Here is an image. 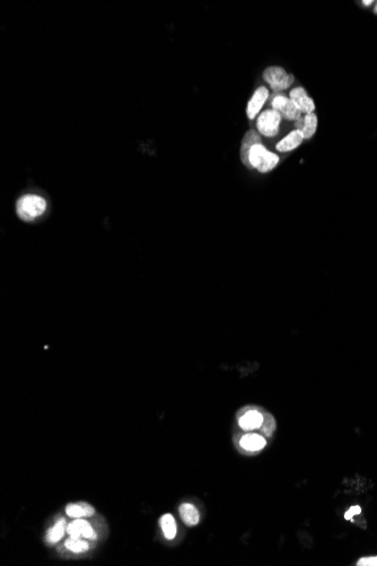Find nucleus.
<instances>
[{
	"label": "nucleus",
	"instance_id": "nucleus-1",
	"mask_svg": "<svg viewBox=\"0 0 377 566\" xmlns=\"http://www.w3.org/2000/svg\"><path fill=\"white\" fill-rule=\"evenodd\" d=\"M47 208V202L36 194H25L16 202V211L20 219L31 222L42 215Z\"/></svg>",
	"mask_w": 377,
	"mask_h": 566
},
{
	"label": "nucleus",
	"instance_id": "nucleus-2",
	"mask_svg": "<svg viewBox=\"0 0 377 566\" xmlns=\"http://www.w3.org/2000/svg\"><path fill=\"white\" fill-rule=\"evenodd\" d=\"M278 163V155L269 152L262 144L254 145L249 153V168L256 169L261 173L270 172L276 168Z\"/></svg>",
	"mask_w": 377,
	"mask_h": 566
},
{
	"label": "nucleus",
	"instance_id": "nucleus-3",
	"mask_svg": "<svg viewBox=\"0 0 377 566\" xmlns=\"http://www.w3.org/2000/svg\"><path fill=\"white\" fill-rule=\"evenodd\" d=\"M263 79L267 81L274 92L288 88L294 83V76L287 74L281 67H269L263 71Z\"/></svg>",
	"mask_w": 377,
	"mask_h": 566
},
{
	"label": "nucleus",
	"instance_id": "nucleus-4",
	"mask_svg": "<svg viewBox=\"0 0 377 566\" xmlns=\"http://www.w3.org/2000/svg\"><path fill=\"white\" fill-rule=\"evenodd\" d=\"M281 117L274 110H267L262 112L256 122V127L260 133L265 137H274L278 135Z\"/></svg>",
	"mask_w": 377,
	"mask_h": 566
},
{
	"label": "nucleus",
	"instance_id": "nucleus-5",
	"mask_svg": "<svg viewBox=\"0 0 377 566\" xmlns=\"http://www.w3.org/2000/svg\"><path fill=\"white\" fill-rule=\"evenodd\" d=\"M272 108L279 113L281 118L290 121H297L302 117V112L294 102L284 95H277L272 100Z\"/></svg>",
	"mask_w": 377,
	"mask_h": 566
},
{
	"label": "nucleus",
	"instance_id": "nucleus-6",
	"mask_svg": "<svg viewBox=\"0 0 377 566\" xmlns=\"http://www.w3.org/2000/svg\"><path fill=\"white\" fill-rule=\"evenodd\" d=\"M67 532L69 536L71 537H78V538H86V539H96V533L93 530L91 523L88 521L83 519H76L73 520L70 524L67 526Z\"/></svg>",
	"mask_w": 377,
	"mask_h": 566
},
{
	"label": "nucleus",
	"instance_id": "nucleus-7",
	"mask_svg": "<svg viewBox=\"0 0 377 566\" xmlns=\"http://www.w3.org/2000/svg\"><path fill=\"white\" fill-rule=\"evenodd\" d=\"M290 100H292L295 105L299 109V111L304 113V115L312 113L315 110L314 101L311 99V97H309L304 88L302 87L294 88L293 91L290 92Z\"/></svg>",
	"mask_w": 377,
	"mask_h": 566
},
{
	"label": "nucleus",
	"instance_id": "nucleus-8",
	"mask_svg": "<svg viewBox=\"0 0 377 566\" xmlns=\"http://www.w3.org/2000/svg\"><path fill=\"white\" fill-rule=\"evenodd\" d=\"M295 127H296V130L302 132V135L304 136V139H310L314 135L315 131H316L317 117L313 112L302 116L295 122Z\"/></svg>",
	"mask_w": 377,
	"mask_h": 566
},
{
	"label": "nucleus",
	"instance_id": "nucleus-9",
	"mask_svg": "<svg viewBox=\"0 0 377 566\" xmlns=\"http://www.w3.org/2000/svg\"><path fill=\"white\" fill-rule=\"evenodd\" d=\"M268 97H269V92L267 88L260 87L256 89L255 93H254L252 96V99L250 100L248 104V117L250 120H253L254 118L257 116V113L260 112L261 108L263 107L264 102L267 101Z\"/></svg>",
	"mask_w": 377,
	"mask_h": 566
},
{
	"label": "nucleus",
	"instance_id": "nucleus-10",
	"mask_svg": "<svg viewBox=\"0 0 377 566\" xmlns=\"http://www.w3.org/2000/svg\"><path fill=\"white\" fill-rule=\"evenodd\" d=\"M256 144H261V137L259 133H257L255 130H249V131L245 133V136L243 138V141H242V146H241V158H242V162L244 163L245 165L249 168V153L251 148L253 147L254 145Z\"/></svg>",
	"mask_w": 377,
	"mask_h": 566
},
{
	"label": "nucleus",
	"instance_id": "nucleus-11",
	"mask_svg": "<svg viewBox=\"0 0 377 566\" xmlns=\"http://www.w3.org/2000/svg\"><path fill=\"white\" fill-rule=\"evenodd\" d=\"M264 418L260 411L257 410H248L243 416L240 418L239 424L243 430H255L263 425Z\"/></svg>",
	"mask_w": 377,
	"mask_h": 566
},
{
	"label": "nucleus",
	"instance_id": "nucleus-12",
	"mask_svg": "<svg viewBox=\"0 0 377 566\" xmlns=\"http://www.w3.org/2000/svg\"><path fill=\"white\" fill-rule=\"evenodd\" d=\"M303 140H304V136L302 135V132L298 131V130H294L288 136H286L284 139H281L278 142L276 149L281 153L290 152V150L297 148L302 144Z\"/></svg>",
	"mask_w": 377,
	"mask_h": 566
},
{
	"label": "nucleus",
	"instance_id": "nucleus-13",
	"mask_svg": "<svg viewBox=\"0 0 377 566\" xmlns=\"http://www.w3.org/2000/svg\"><path fill=\"white\" fill-rule=\"evenodd\" d=\"M179 512H180V515H181V518L183 520V522L186 523L187 526L193 527V526H196V524L199 523L200 514H199V511L196 510V507L193 505V504H191V503L181 504V506H180V508H179Z\"/></svg>",
	"mask_w": 377,
	"mask_h": 566
},
{
	"label": "nucleus",
	"instance_id": "nucleus-14",
	"mask_svg": "<svg viewBox=\"0 0 377 566\" xmlns=\"http://www.w3.org/2000/svg\"><path fill=\"white\" fill-rule=\"evenodd\" d=\"M94 512L95 511H94L93 506L87 503H71L68 504L67 507H65L67 515L75 519L88 518V516H92L94 514Z\"/></svg>",
	"mask_w": 377,
	"mask_h": 566
},
{
	"label": "nucleus",
	"instance_id": "nucleus-15",
	"mask_svg": "<svg viewBox=\"0 0 377 566\" xmlns=\"http://www.w3.org/2000/svg\"><path fill=\"white\" fill-rule=\"evenodd\" d=\"M267 444L265 440L257 434L244 435L240 441V445L247 451H259Z\"/></svg>",
	"mask_w": 377,
	"mask_h": 566
},
{
	"label": "nucleus",
	"instance_id": "nucleus-16",
	"mask_svg": "<svg viewBox=\"0 0 377 566\" xmlns=\"http://www.w3.org/2000/svg\"><path fill=\"white\" fill-rule=\"evenodd\" d=\"M159 522H161V527H162V530L164 536H165L166 539L172 540L175 538L176 536V532H178V529H176V523H175V520L173 518V515L172 514H164L161 520H159Z\"/></svg>",
	"mask_w": 377,
	"mask_h": 566
},
{
	"label": "nucleus",
	"instance_id": "nucleus-17",
	"mask_svg": "<svg viewBox=\"0 0 377 566\" xmlns=\"http://www.w3.org/2000/svg\"><path fill=\"white\" fill-rule=\"evenodd\" d=\"M65 530H67V527H65V520L60 519L58 522H57L55 526L48 531L47 541L49 544L58 543V541L61 540V538L63 537Z\"/></svg>",
	"mask_w": 377,
	"mask_h": 566
},
{
	"label": "nucleus",
	"instance_id": "nucleus-18",
	"mask_svg": "<svg viewBox=\"0 0 377 566\" xmlns=\"http://www.w3.org/2000/svg\"><path fill=\"white\" fill-rule=\"evenodd\" d=\"M64 546L69 551H71L72 553H77V554H80V553H85L87 552L89 549V544L86 543V541L81 540L78 537H71L70 538H68L65 540L64 543Z\"/></svg>",
	"mask_w": 377,
	"mask_h": 566
},
{
	"label": "nucleus",
	"instance_id": "nucleus-19",
	"mask_svg": "<svg viewBox=\"0 0 377 566\" xmlns=\"http://www.w3.org/2000/svg\"><path fill=\"white\" fill-rule=\"evenodd\" d=\"M358 566H377V556H370V557H363L360 559L357 564Z\"/></svg>",
	"mask_w": 377,
	"mask_h": 566
},
{
	"label": "nucleus",
	"instance_id": "nucleus-20",
	"mask_svg": "<svg viewBox=\"0 0 377 566\" xmlns=\"http://www.w3.org/2000/svg\"><path fill=\"white\" fill-rule=\"evenodd\" d=\"M360 513H362V507H360L359 505L351 506L349 510L345 513V519L346 520H352V516L356 515V514H360Z\"/></svg>",
	"mask_w": 377,
	"mask_h": 566
},
{
	"label": "nucleus",
	"instance_id": "nucleus-21",
	"mask_svg": "<svg viewBox=\"0 0 377 566\" xmlns=\"http://www.w3.org/2000/svg\"><path fill=\"white\" fill-rule=\"evenodd\" d=\"M363 3L365 6H370L371 3H373V1H363Z\"/></svg>",
	"mask_w": 377,
	"mask_h": 566
},
{
	"label": "nucleus",
	"instance_id": "nucleus-22",
	"mask_svg": "<svg viewBox=\"0 0 377 566\" xmlns=\"http://www.w3.org/2000/svg\"><path fill=\"white\" fill-rule=\"evenodd\" d=\"M374 11H375V14H377V3H376V6H375V9H374Z\"/></svg>",
	"mask_w": 377,
	"mask_h": 566
}]
</instances>
